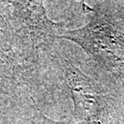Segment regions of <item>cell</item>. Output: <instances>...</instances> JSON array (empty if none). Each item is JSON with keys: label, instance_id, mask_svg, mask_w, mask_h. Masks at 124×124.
<instances>
[{"label": "cell", "instance_id": "cell-1", "mask_svg": "<svg viewBox=\"0 0 124 124\" xmlns=\"http://www.w3.org/2000/svg\"><path fill=\"white\" fill-rule=\"evenodd\" d=\"M61 36L80 44L105 66L124 69V30L106 16H95L85 28Z\"/></svg>", "mask_w": 124, "mask_h": 124}]
</instances>
